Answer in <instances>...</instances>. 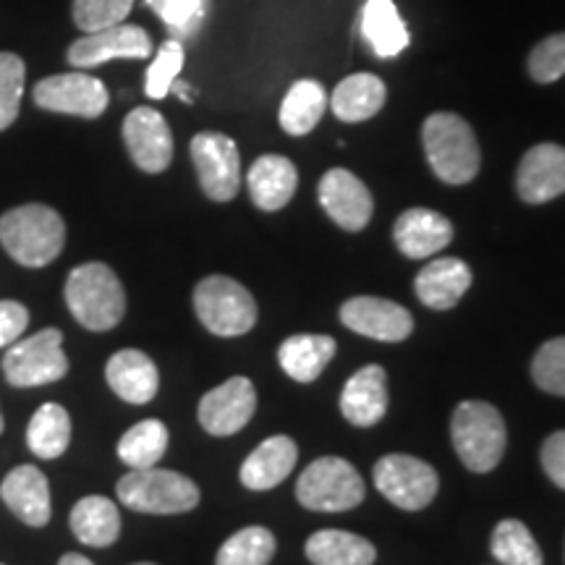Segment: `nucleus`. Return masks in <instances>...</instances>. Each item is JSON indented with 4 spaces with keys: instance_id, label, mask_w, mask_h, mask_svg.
Returning a JSON list of instances; mask_svg holds the SVG:
<instances>
[{
    "instance_id": "nucleus-1",
    "label": "nucleus",
    "mask_w": 565,
    "mask_h": 565,
    "mask_svg": "<svg viewBox=\"0 0 565 565\" xmlns=\"http://www.w3.org/2000/svg\"><path fill=\"white\" fill-rule=\"evenodd\" d=\"M0 244L13 263L45 267L66 246V223L47 204H21L0 217Z\"/></svg>"
},
{
    "instance_id": "nucleus-2",
    "label": "nucleus",
    "mask_w": 565,
    "mask_h": 565,
    "mask_svg": "<svg viewBox=\"0 0 565 565\" xmlns=\"http://www.w3.org/2000/svg\"><path fill=\"white\" fill-rule=\"evenodd\" d=\"M424 152L435 175L450 186L475 181L482 166V152L475 129L456 113H433L422 126Z\"/></svg>"
},
{
    "instance_id": "nucleus-3",
    "label": "nucleus",
    "mask_w": 565,
    "mask_h": 565,
    "mask_svg": "<svg viewBox=\"0 0 565 565\" xmlns=\"http://www.w3.org/2000/svg\"><path fill=\"white\" fill-rule=\"evenodd\" d=\"M66 307L92 333H105L124 320L126 294L118 275L103 263L74 267L66 280Z\"/></svg>"
},
{
    "instance_id": "nucleus-4",
    "label": "nucleus",
    "mask_w": 565,
    "mask_h": 565,
    "mask_svg": "<svg viewBox=\"0 0 565 565\" xmlns=\"http://www.w3.org/2000/svg\"><path fill=\"white\" fill-rule=\"evenodd\" d=\"M450 437L461 463L469 471L487 475L503 461L508 433L498 408L484 401H463L454 412Z\"/></svg>"
},
{
    "instance_id": "nucleus-5",
    "label": "nucleus",
    "mask_w": 565,
    "mask_h": 565,
    "mask_svg": "<svg viewBox=\"0 0 565 565\" xmlns=\"http://www.w3.org/2000/svg\"><path fill=\"white\" fill-rule=\"evenodd\" d=\"M118 500L137 513L175 515L200 505V487L192 479L168 469H131L118 479Z\"/></svg>"
},
{
    "instance_id": "nucleus-6",
    "label": "nucleus",
    "mask_w": 565,
    "mask_h": 565,
    "mask_svg": "<svg viewBox=\"0 0 565 565\" xmlns=\"http://www.w3.org/2000/svg\"><path fill=\"white\" fill-rule=\"evenodd\" d=\"M194 312L217 338L246 335L257 324V301L238 280L210 275L194 288Z\"/></svg>"
},
{
    "instance_id": "nucleus-7",
    "label": "nucleus",
    "mask_w": 565,
    "mask_h": 565,
    "mask_svg": "<svg viewBox=\"0 0 565 565\" xmlns=\"http://www.w3.org/2000/svg\"><path fill=\"white\" fill-rule=\"evenodd\" d=\"M296 500L309 511L341 513L362 505L364 482L349 461L335 456L317 458L301 471Z\"/></svg>"
},
{
    "instance_id": "nucleus-8",
    "label": "nucleus",
    "mask_w": 565,
    "mask_h": 565,
    "mask_svg": "<svg viewBox=\"0 0 565 565\" xmlns=\"http://www.w3.org/2000/svg\"><path fill=\"white\" fill-rule=\"evenodd\" d=\"M3 374L13 387L51 385L66 377L68 359L63 353L61 330L47 328L11 343L3 356Z\"/></svg>"
},
{
    "instance_id": "nucleus-9",
    "label": "nucleus",
    "mask_w": 565,
    "mask_h": 565,
    "mask_svg": "<svg viewBox=\"0 0 565 565\" xmlns=\"http://www.w3.org/2000/svg\"><path fill=\"white\" fill-rule=\"evenodd\" d=\"M374 487L395 508L422 511V508H427L435 500L440 479H437L433 466L422 461V458L393 454L380 458L377 466H374Z\"/></svg>"
},
{
    "instance_id": "nucleus-10",
    "label": "nucleus",
    "mask_w": 565,
    "mask_h": 565,
    "mask_svg": "<svg viewBox=\"0 0 565 565\" xmlns=\"http://www.w3.org/2000/svg\"><path fill=\"white\" fill-rule=\"evenodd\" d=\"M192 160L202 192L212 202H231L242 186V158L236 141L225 134L202 131L192 139Z\"/></svg>"
},
{
    "instance_id": "nucleus-11",
    "label": "nucleus",
    "mask_w": 565,
    "mask_h": 565,
    "mask_svg": "<svg viewBox=\"0 0 565 565\" xmlns=\"http://www.w3.org/2000/svg\"><path fill=\"white\" fill-rule=\"evenodd\" d=\"M34 103L42 110L63 113V116L100 118L108 108L110 95L97 76L74 71V74H55L38 82Z\"/></svg>"
},
{
    "instance_id": "nucleus-12",
    "label": "nucleus",
    "mask_w": 565,
    "mask_h": 565,
    "mask_svg": "<svg viewBox=\"0 0 565 565\" xmlns=\"http://www.w3.org/2000/svg\"><path fill=\"white\" fill-rule=\"evenodd\" d=\"M257 412V391L249 377H231L223 385L212 387L200 401V424L204 433L228 437L242 433Z\"/></svg>"
},
{
    "instance_id": "nucleus-13",
    "label": "nucleus",
    "mask_w": 565,
    "mask_h": 565,
    "mask_svg": "<svg viewBox=\"0 0 565 565\" xmlns=\"http://www.w3.org/2000/svg\"><path fill=\"white\" fill-rule=\"evenodd\" d=\"M152 40L137 24H116L108 30L82 34L68 47V63L76 68H95L118 58H150Z\"/></svg>"
},
{
    "instance_id": "nucleus-14",
    "label": "nucleus",
    "mask_w": 565,
    "mask_h": 565,
    "mask_svg": "<svg viewBox=\"0 0 565 565\" xmlns=\"http://www.w3.org/2000/svg\"><path fill=\"white\" fill-rule=\"evenodd\" d=\"M341 322L372 341L398 343L414 333V317L406 307L380 296H353L341 307Z\"/></svg>"
},
{
    "instance_id": "nucleus-15",
    "label": "nucleus",
    "mask_w": 565,
    "mask_h": 565,
    "mask_svg": "<svg viewBox=\"0 0 565 565\" xmlns=\"http://www.w3.org/2000/svg\"><path fill=\"white\" fill-rule=\"evenodd\" d=\"M317 196H320L322 210L328 212L330 221L341 225L343 231H362L370 225L374 200L366 189V183L353 175L345 168H333L322 175L320 186H317Z\"/></svg>"
},
{
    "instance_id": "nucleus-16",
    "label": "nucleus",
    "mask_w": 565,
    "mask_h": 565,
    "mask_svg": "<svg viewBox=\"0 0 565 565\" xmlns=\"http://www.w3.org/2000/svg\"><path fill=\"white\" fill-rule=\"evenodd\" d=\"M124 141L134 166L145 173H162L173 160V134L152 108H134L124 121Z\"/></svg>"
},
{
    "instance_id": "nucleus-17",
    "label": "nucleus",
    "mask_w": 565,
    "mask_h": 565,
    "mask_svg": "<svg viewBox=\"0 0 565 565\" xmlns=\"http://www.w3.org/2000/svg\"><path fill=\"white\" fill-rule=\"evenodd\" d=\"M515 189L526 204H545L565 194V147L545 141L521 158Z\"/></svg>"
},
{
    "instance_id": "nucleus-18",
    "label": "nucleus",
    "mask_w": 565,
    "mask_h": 565,
    "mask_svg": "<svg viewBox=\"0 0 565 565\" xmlns=\"http://www.w3.org/2000/svg\"><path fill=\"white\" fill-rule=\"evenodd\" d=\"M0 498L26 526H45L51 521V484L38 466L21 463L0 484Z\"/></svg>"
},
{
    "instance_id": "nucleus-19",
    "label": "nucleus",
    "mask_w": 565,
    "mask_h": 565,
    "mask_svg": "<svg viewBox=\"0 0 565 565\" xmlns=\"http://www.w3.org/2000/svg\"><path fill=\"white\" fill-rule=\"evenodd\" d=\"M393 238L408 259L435 257L454 242V223L435 210L414 207L395 221Z\"/></svg>"
},
{
    "instance_id": "nucleus-20",
    "label": "nucleus",
    "mask_w": 565,
    "mask_h": 565,
    "mask_svg": "<svg viewBox=\"0 0 565 565\" xmlns=\"http://www.w3.org/2000/svg\"><path fill=\"white\" fill-rule=\"evenodd\" d=\"M105 380H108L110 391L126 404L145 406L158 395L160 374L158 366L145 351L124 349L113 353L105 364Z\"/></svg>"
},
{
    "instance_id": "nucleus-21",
    "label": "nucleus",
    "mask_w": 565,
    "mask_h": 565,
    "mask_svg": "<svg viewBox=\"0 0 565 565\" xmlns=\"http://www.w3.org/2000/svg\"><path fill=\"white\" fill-rule=\"evenodd\" d=\"M341 414L353 427H374L387 414V374L380 364H366L345 383Z\"/></svg>"
},
{
    "instance_id": "nucleus-22",
    "label": "nucleus",
    "mask_w": 565,
    "mask_h": 565,
    "mask_svg": "<svg viewBox=\"0 0 565 565\" xmlns=\"http://www.w3.org/2000/svg\"><path fill=\"white\" fill-rule=\"evenodd\" d=\"M414 288L424 307L445 312V309H454L471 288V267L458 257L433 259L416 275Z\"/></svg>"
},
{
    "instance_id": "nucleus-23",
    "label": "nucleus",
    "mask_w": 565,
    "mask_h": 565,
    "mask_svg": "<svg viewBox=\"0 0 565 565\" xmlns=\"http://www.w3.org/2000/svg\"><path fill=\"white\" fill-rule=\"evenodd\" d=\"M246 183H249L252 202L259 210L275 212L294 200L296 186H299V173H296L294 162L282 158V154H263V158L254 160Z\"/></svg>"
},
{
    "instance_id": "nucleus-24",
    "label": "nucleus",
    "mask_w": 565,
    "mask_h": 565,
    "mask_svg": "<svg viewBox=\"0 0 565 565\" xmlns=\"http://www.w3.org/2000/svg\"><path fill=\"white\" fill-rule=\"evenodd\" d=\"M296 461H299L296 443L286 435H275L252 450L238 477H242V484L249 487V490L265 492L278 487L282 479L291 475Z\"/></svg>"
},
{
    "instance_id": "nucleus-25",
    "label": "nucleus",
    "mask_w": 565,
    "mask_h": 565,
    "mask_svg": "<svg viewBox=\"0 0 565 565\" xmlns=\"http://www.w3.org/2000/svg\"><path fill=\"white\" fill-rule=\"evenodd\" d=\"M71 532L87 547H110L121 534V513L113 500L89 494L71 508Z\"/></svg>"
},
{
    "instance_id": "nucleus-26",
    "label": "nucleus",
    "mask_w": 565,
    "mask_h": 565,
    "mask_svg": "<svg viewBox=\"0 0 565 565\" xmlns=\"http://www.w3.org/2000/svg\"><path fill=\"white\" fill-rule=\"evenodd\" d=\"M362 34L377 58H395L408 47V30L393 0H366Z\"/></svg>"
},
{
    "instance_id": "nucleus-27",
    "label": "nucleus",
    "mask_w": 565,
    "mask_h": 565,
    "mask_svg": "<svg viewBox=\"0 0 565 565\" xmlns=\"http://www.w3.org/2000/svg\"><path fill=\"white\" fill-rule=\"evenodd\" d=\"M385 97L387 89L383 79H377L374 74H353L338 84L333 97H330V108H333L338 121L359 124L377 116L383 110Z\"/></svg>"
},
{
    "instance_id": "nucleus-28",
    "label": "nucleus",
    "mask_w": 565,
    "mask_h": 565,
    "mask_svg": "<svg viewBox=\"0 0 565 565\" xmlns=\"http://www.w3.org/2000/svg\"><path fill=\"white\" fill-rule=\"evenodd\" d=\"M333 356L335 341L330 335H291L278 349L282 372L296 383H315Z\"/></svg>"
},
{
    "instance_id": "nucleus-29",
    "label": "nucleus",
    "mask_w": 565,
    "mask_h": 565,
    "mask_svg": "<svg viewBox=\"0 0 565 565\" xmlns=\"http://www.w3.org/2000/svg\"><path fill=\"white\" fill-rule=\"evenodd\" d=\"M307 557L315 565H372L377 550L364 536L343 529H322L307 540Z\"/></svg>"
},
{
    "instance_id": "nucleus-30",
    "label": "nucleus",
    "mask_w": 565,
    "mask_h": 565,
    "mask_svg": "<svg viewBox=\"0 0 565 565\" xmlns=\"http://www.w3.org/2000/svg\"><path fill=\"white\" fill-rule=\"evenodd\" d=\"M71 416L61 404H42L26 427V445L42 461H55L68 450Z\"/></svg>"
},
{
    "instance_id": "nucleus-31",
    "label": "nucleus",
    "mask_w": 565,
    "mask_h": 565,
    "mask_svg": "<svg viewBox=\"0 0 565 565\" xmlns=\"http://www.w3.org/2000/svg\"><path fill=\"white\" fill-rule=\"evenodd\" d=\"M324 108H328V92L320 82H296L280 105L282 131L291 134V137H303L320 124Z\"/></svg>"
},
{
    "instance_id": "nucleus-32",
    "label": "nucleus",
    "mask_w": 565,
    "mask_h": 565,
    "mask_svg": "<svg viewBox=\"0 0 565 565\" xmlns=\"http://www.w3.org/2000/svg\"><path fill=\"white\" fill-rule=\"evenodd\" d=\"M168 443V427L160 419H145L134 424L118 443V458L131 469H152L160 463V458L166 456Z\"/></svg>"
},
{
    "instance_id": "nucleus-33",
    "label": "nucleus",
    "mask_w": 565,
    "mask_h": 565,
    "mask_svg": "<svg viewBox=\"0 0 565 565\" xmlns=\"http://www.w3.org/2000/svg\"><path fill=\"white\" fill-rule=\"evenodd\" d=\"M490 547L500 565H545L534 534L515 519H505L494 526Z\"/></svg>"
},
{
    "instance_id": "nucleus-34",
    "label": "nucleus",
    "mask_w": 565,
    "mask_h": 565,
    "mask_svg": "<svg viewBox=\"0 0 565 565\" xmlns=\"http://www.w3.org/2000/svg\"><path fill=\"white\" fill-rule=\"evenodd\" d=\"M275 555V536L265 526H246L223 542L215 565H267Z\"/></svg>"
},
{
    "instance_id": "nucleus-35",
    "label": "nucleus",
    "mask_w": 565,
    "mask_h": 565,
    "mask_svg": "<svg viewBox=\"0 0 565 565\" xmlns=\"http://www.w3.org/2000/svg\"><path fill=\"white\" fill-rule=\"evenodd\" d=\"M181 68H183V42L173 38L166 40L160 45L158 55H154V61L150 63V68H147V76H145L147 97H152V100H162V97H168L173 82L179 79Z\"/></svg>"
},
{
    "instance_id": "nucleus-36",
    "label": "nucleus",
    "mask_w": 565,
    "mask_h": 565,
    "mask_svg": "<svg viewBox=\"0 0 565 565\" xmlns=\"http://www.w3.org/2000/svg\"><path fill=\"white\" fill-rule=\"evenodd\" d=\"M210 6L212 0H166L158 17L173 40H194L207 21Z\"/></svg>"
},
{
    "instance_id": "nucleus-37",
    "label": "nucleus",
    "mask_w": 565,
    "mask_h": 565,
    "mask_svg": "<svg viewBox=\"0 0 565 565\" xmlns=\"http://www.w3.org/2000/svg\"><path fill=\"white\" fill-rule=\"evenodd\" d=\"M24 61L13 53H0V131L17 121L24 95Z\"/></svg>"
},
{
    "instance_id": "nucleus-38",
    "label": "nucleus",
    "mask_w": 565,
    "mask_h": 565,
    "mask_svg": "<svg viewBox=\"0 0 565 565\" xmlns=\"http://www.w3.org/2000/svg\"><path fill=\"white\" fill-rule=\"evenodd\" d=\"M134 9V0H74V24L79 30L97 32L124 24Z\"/></svg>"
},
{
    "instance_id": "nucleus-39",
    "label": "nucleus",
    "mask_w": 565,
    "mask_h": 565,
    "mask_svg": "<svg viewBox=\"0 0 565 565\" xmlns=\"http://www.w3.org/2000/svg\"><path fill=\"white\" fill-rule=\"evenodd\" d=\"M532 377L542 391L565 398V335L553 338L536 351L532 362Z\"/></svg>"
},
{
    "instance_id": "nucleus-40",
    "label": "nucleus",
    "mask_w": 565,
    "mask_h": 565,
    "mask_svg": "<svg viewBox=\"0 0 565 565\" xmlns=\"http://www.w3.org/2000/svg\"><path fill=\"white\" fill-rule=\"evenodd\" d=\"M529 76L536 84H553L565 76V32L550 34L529 53Z\"/></svg>"
},
{
    "instance_id": "nucleus-41",
    "label": "nucleus",
    "mask_w": 565,
    "mask_h": 565,
    "mask_svg": "<svg viewBox=\"0 0 565 565\" xmlns=\"http://www.w3.org/2000/svg\"><path fill=\"white\" fill-rule=\"evenodd\" d=\"M26 324H30V312H26L24 303L19 301H0V349H9L11 343H17L24 335Z\"/></svg>"
},
{
    "instance_id": "nucleus-42",
    "label": "nucleus",
    "mask_w": 565,
    "mask_h": 565,
    "mask_svg": "<svg viewBox=\"0 0 565 565\" xmlns=\"http://www.w3.org/2000/svg\"><path fill=\"white\" fill-rule=\"evenodd\" d=\"M542 469L561 490H565V429L550 435L542 445Z\"/></svg>"
},
{
    "instance_id": "nucleus-43",
    "label": "nucleus",
    "mask_w": 565,
    "mask_h": 565,
    "mask_svg": "<svg viewBox=\"0 0 565 565\" xmlns=\"http://www.w3.org/2000/svg\"><path fill=\"white\" fill-rule=\"evenodd\" d=\"M58 565H95V563H92L89 557L79 555V553H68V555H63V557H61Z\"/></svg>"
},
{
    "instance_id": "nucleus-44",
    "label": "nucleus",
    "mask_w": 565,
    "mask_h": 565,
    "mask_svg": "<svg viewBox=\"0 0 565 565\" xmlns=\"http://www.w3.org/2000/svg\"><path fill=\"white\" fill-rule=\"evenodd\" d=\"M171 92H175V95H179L181 97V100L183 103H192V87H186V84H183V82H179V79H175L173 82V87H171Z\"/></svg>"
},
{
    "instance_id": "nucleus-45",
    "label": "nucleus",
    "mask_w": 565,
    "mask_h": 565,
    "mask_svg": "<svg viewBox=\"0 0 565 565\" xmlns=\"http://www.w3.org/2000/svg\"><path fill=\"white\" fill-rule=\"evenodd\" d=\"M147 6H150V9L154 11V13H160V9H162V3H166V0H145Z\"/></svg>"
},
{
    "instance_id": "nucleus-46",
    "label": "nucleus",
    "mask_w": 565,
    "mask_h": 565,
    "mask_svg": "<svg viewBox=\"0 0 565 565\" xmlns=\"http://www.w3.org/2000/svg\"><path fill=\"white\" fill-rule=\"evenodd\" d=\"M3 429H6V424H3V414H0V435H3Z\"/></svg>"
},
{
    "instance_id": "nucleus-47",
    "label": "nucleus",
    "mask_w": 565,
    "mask_h": 565,
    "mask_svg": "<svg viewBox=\"0 0 565 565\" xmlns=\"http://www.w3.org/2000/svg\"><path fill=\"white\" fill-rule=\"evenodd\" d=\"M137 565H154V563H137Z\"/></svg>"
}]
</instances>
